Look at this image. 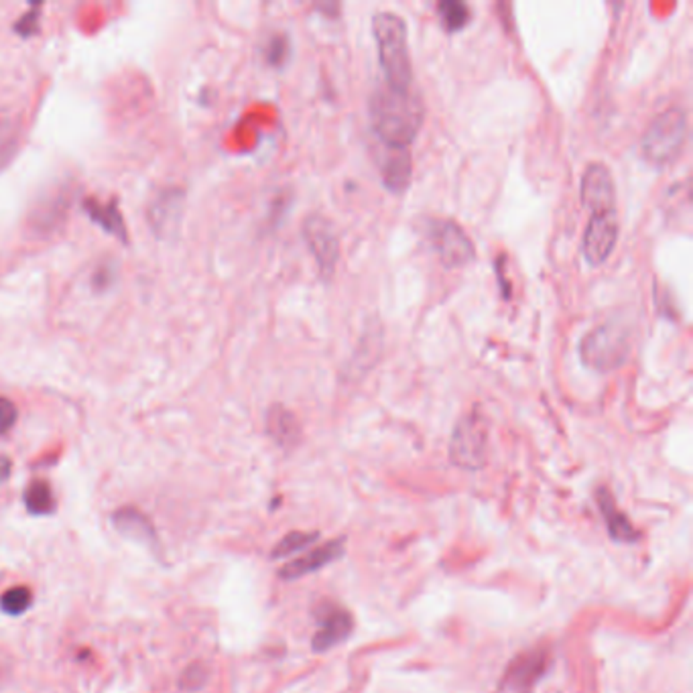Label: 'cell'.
Returning <instances> with one entry per match:
<instances>
[{
	"label": "cell",
	"mask_w": 693,
	"mask_h": 693,
	"mask_svg": "<svg viewBox=\"0 0 693 693\" xmlns=\"http://www.w3.org/2000/svg\"><path fill=\"white\" fill-rule=\"evenodd\" d=\"M372 129L380 145L409 148L423 124V102L413 89L383 86L370 100Z\"/></svg>",
	"instance_id": "cell-1"
},
{
	"label": "cell",
	"mask_w": 693,
	"mask_h": 693,
	"mask_svg": "<svg viewBox=\"0 0 693 693\" xmlns=\"http://www.w3.org/2000/svg\"><path fill=\"white\" fill-rule=\"evenodd\" d=\"M378 62L383 67L386 86L394 89H413V65L409 54L407 22L393 11H378L372 17Z\"/></svg>",
	"instance_id": "cell-2"
},
{
	"label": "cell",
	"mask_w": 693,
	"mask_h": 693,
	"mask_svg": "<svg viewBox=\"0 0 693 693\" xmlns=\"http://www.w3.org/2000/svg\"><path fill=\"white\" fill-rule=\"evenodd\" d=\"M688 140V112L681 106H671L659 112L647 124L640 137V153L655 165H667L681 155Z\"/></svg>",
	"instance_id": "cell-3"
},
{
	"label": "cell",
	"mask_w": 693,
	"mask_h": 693,
	"mask_svg": "<svg viewBox=\"0 0 693 693\" xmlns=\"http://www.w3.org/2000/svg\"><path fill=\"white\" fill-rule=\"evenodd\" d=\"M630 330L626 324L606 322L584 335L579 342L581 362L596 372H613L629 360Z\"/></svg>",
	"instance_id": "cell-4"
},
{
	"label": "cell",
	"mask_w": 693,
	"mask_h": 693,
	"mask_svg": "<svg viewBox=\"0 0 693 693\" xmlns=\"http://www.w3.org/2000/svg\"><path fill=\"white\" fill-rule=\"evenodd\" d=\"M488 423L484 415L474 409L458 421L450 439V458L456 466L478 469L486 460Z\"/></svg>",
	"instance_id": "cell-5"
},
{
	"label": "cell",
	"mask_w": 693,
	"mask_h": 693,
	"mask_svg": "<svg viewBox=\"0 0 693 693\" xmlns=\"http://www.w3.org/2000/svg\"><path fill=\"white\" fill-rule=\"evenodd\" d=\"M431 246H434L439 260L450 268L466 266L476 257V246L472 238L466 234V230L453 220H427L425 226Z\"/></svg>",
	"instance_id": "cell-6"
},
{
	"label": "cell",
	"mask_w": 693,
	"mask_h": 693,
	"mask_svg": "<svg viewBox=\"0 0 693 693\" xmlns=\"http://www.w3.org/2000/svg\"><path fill=\"white\" fill-rule=\"evenodd\" d=\"M301 232L322 277L330 279L340 260V241L334 224L322 214H309L303 222Z\"/></svg>",
	"instance_id": "cell-7"
},
{
	"label": "cell",
	"mask_w": 693,
	"mask_h": 693,
	"mask_svg": "<svg viewBox=\"0 0 693 693\" xmlns=\"http://www.w3.org/2000/svg\"><path fill=\"white\" fill-rule=\"evenodd\" d=\"M618 241V216L614 212L592 214L587 222L584 241H581V255L592 266L606 263L613 255Z\"/></svg>",
	"instance_id": "cell-8"
},
{
	"label": "cell",
	"mask_w": 693,
	"mask_h": 693,
	"mask_svg": "<svg viewBox=\"0 0 693 693\" xmlns=\"http://www.w3.org/2000/svg\"><path fill=\"white\" fill-rule=\"evenodd\" d=\"M581 204L592 214L616 210V188L614 177L604 163H590L581 175L579 185Z\"/></svg>",
	"instance_id": "cell-9"
},
{
	"label": "cell",
	"mask_w": 693,
	"mask_h": 693,
	"mask_svg": "<svg viewBox=\"0 0 693 693\" xmlns=\"http://www.w3.org/2000/svg\"><path fill=\"white\" fill-rule=\"evenodd\" d=\"M549 661V651L543 647L519 655L506 669L503 688H509L512 693H531L535 685L545 677Z\"/></svg>",
	"instance_id": "cell-10"
},
{
	"label": "cell",
	"mask_w": 693,
	"mask_h": 693,
	"mask_svg": "<svg viewBox=\"0 0 693 693\" xmlns=\"http://www.w3.org/2000/svg\"><path fill=\"white\" fill-rule=\"evenodd\" d=\"M352 632V616L348 610L325 604L317 610V630L311 638V647L316 653L330 651L332 647L344 643Z\"/></svg>",
	"instance_id": "cell-11"
},
{
	"label": "cell",
	"mask_w": 693,
	"mask_h": 693,
	"mask_svg": "<svg viewBox=\"0 0 693 693\" xmlns=\"http://www.w3.org/2000/svg\"><path fill=\"white\" fill-rule=\"evenodd\" d=\"M380 147H383V153L378 156V169L383 175V183L386 185V190L394 193L405 191L413 173L411 153H409V148Z\"/></svg>",
	"instance_id": "cell-12"
},
{
	"label": "cell",
	"mask_w": 693,
	"mask_h": 693,
	"mask_svg": "<svg viewBox=\"0 0 693 693\" xmlns=\"http://www.w3.org/2000/svg\"><path fill=\"white\" fill-rule=\"evenodd\" d=\"M342 554H344V541H342V539L327 541V543H324V545H319V547H316L313 551H309L308 555L295 559V562H289L285 568L279 571V576L283 579L303 578V576H308V573H311V571H317V570L325 568L327 563L335 562V559H338Z\"/></svg>",
	"instance_id": "cell-13"
},
{
	"label": "cell",
	"mask_w": 693,
	"mask_h": 693,
	"mask_svg": "<svg viewBox=\"0 0 693 693\" xmlns=\"http://www.w3.org/2000/svg\"><path fill=\"white\" fill-rule=\"evenodd\" d=\"M596 501H598V506H600V511H602V517H604V520H606L608 533H610V537H613L614 541H618V543H632V541L638 539L637 528L632 527L630 520L624 517L621 509H618L613 494H610L608 490L600 488L598 492H596Z\"/></svg>",
	"instance_id": "cell-14"
},
{
	"label": "cell",
	"mask_w": 693,
	"mask_h": 693,
	"mask_svg": "<svg viewBox=\"0 0 693 693\" xmlns=\"http://www.w3.org/2000/svg\"><path fill=\"white\" fill-rule=\"evenodd\" d=\"M114 527L116 531L124 535L131 541L140 543H155V531L151 520L137 509H121L114 512Z\"/></svg>",
	"instance_id": "cell-15"
},
{
	"label": "cell",
	"mask_w": 693,
	"mask_h": 693,
	"mask_svg": "<svg viewBox=\"0 0 693 693\" xmlns=\"http://www.w3.org/2000/svg\"><path fill=\"white\" fill-rule=\"evenodd\" d=\"M266 429L275 442L281 445L293 444L297 442V437H300V423H297L295 415L281 405L268 409Z\"/></svg>",
	"instance_id": "cell-16"
},
{
	"label": "cell",
	"mask_w": 693,
	"mask_h": 693,
	"mask_svg": "<svg viewBox=\"0 0 693 693\" xmlns=\"http://www.w3.org/2000/svg\"><path fill=\"white\" fill-rule=\"evenodd\" d=\"M84 207H86V214L89 216V218H92V222L98 224L102 230H106L108 234L118 236V238H123V241H126L124 220H123L121 212H118L114 201H110V204H100L98 199L89 198L84 201Z\"/></svg>",
	"instance_id": "cell-17"
},
{
	"label": "cell",
	"mask_w": 693,
	"mask_h": 693,
	"mask_svg": "<svg viewBox=\"0 0 693 693\" xmlns=\"http://www.w3.org/2000/svg\"><path fill=\"white\" fill-rule=\"evenodd\" d=\"M179 212H182V193L165 191L153 204L151 212H148V220H151L156 232H159V230L167 232V230H171L177 224Z\"/></svg>",
	"instance_id": "cell-18"
},
{
	"label": "cell",
	"mask_w": 693,
	"mask_h": 693,
	"mask_svg": "<svg viewBox=\"0 0 693 693\" xmlns=\"http://www.w3.org/2000/svg\"><path fill=\"white\" fill-rule=\"evenodd\" d=\"M25 504L29 512L33 514H49L55 509L54 490L45 480H33L25 490Z\"/></svg>",
	"instance_id": "cell-19"
},
{
	"label": "cell",
	"mask_w": 693,
	"mask_h": 693,
	"mask_svg": "<svg viewBox=\"0 0 693 693\" xmlns=\"http://www.w3.org/2000/svg\"><path fill=\"white\" fill-rule=\"evenodd\" d=\"M437 14L445 31L456 33L468 25L469 14L472 13H469V6L466 3H460V0H444V3L437 4Z\"/></svg>",
	"instance_id": "cell-20"
},
{
	"label": "cell",
	"mask_w": 693,
	"mask_h": 693,
	"mask_svg": "<svg viewBox=\"0 0 693 693\" xmlns=\"http://www.w3.org/2000/svg\"><path fill=\"white\" fill-rule=\"evenodd\" d=\"M21 126L11 116H0V169L6 167L19 148Z\"/></svg>",
	"instance_id": "cell-21"
},
{
	"label": "cell",
	"mask_w": 693,
	"mask_h": 693,
	"mask_svg": "<svg viewBox=\"0 0 693 693\" xmlns=\"http://www.w3.org/2000/svg\"><path fill=\"white\" fill-rule=\"evenodd\" d=\"M31 602H33L31 590L25 586H17L0 596V610L9 616H19L22 613H27L29 606H31Z\"/></svg>",
	"instance_id": "cell-22"
},
{
	"label": "cell",
	"mask_w": 693,
	"mask_h": 693,
	"mask_svg": "<svg viewBox=\"0 0 693 693\" xmlns=\"http://www.w3.org/2000/svg\"><path fill=\"white\" fill-rule=\"evenodd\" d=\"M317 537H319L317 533H301V531L289 533L285 539H281L277 543V547L273 551V557L279 559V557H287L291 554H295V551H301L308 545H313V541H316Z\"/></svg>",
	"instance_id": "cell-23"
},
{
	"label": "cell",
	"mask_w": 693,
	"mask_h": 693,
	"mask_svg": "<svg viewBox=\"0 0 693 693\" xmlns=\"http://www.w3.org/2000/svg\"><path fill=\"white\" fill-rule=\"evenodd\" d=\"M289 55V39L285 35H273L265 47V59L268 65L279 67L285 63Z\"/></svg>",
	"instance_id": "cell-24"
},
{
	"label": "cell",
	"mask_w": 693,
	"mask_h": 693,
	"mask_svg": "<svg viewBox=\"0 0 693 693\" xmlns=\"http://www.w3.org/2000/svg\"><path fill=\"white\" fill-rule=\"evenodd\" d=\"M17 407L9 399L0 397V435H4L17 423Z\"/></svg>",
	"instance_id": "cell-25"
},
{
	"label": "cell",
	"mask_w": 693,
	"mask_h": 693,
	"mask_svg": "<svg viewBox=\"0 0 693 693\" xmlns=\"http://www.w3.org/2000/svg\"><path fill=\"white\" fill-rule=\"evenodd\" d=\"M37 22H39V6H33L25 17H21V21L14 25V29H17L22 37H29L37 31Z\"/></svg>",
	"instance_id": "cell-26"
},
{
	"label": "cell",
	"mask_w": 693,
	"mask_h": 693,
	"mask_svg": "<svg viewBox=\"0 0 693 693\" xmlns=\"http://www.w3.org/2000/svg\"><path fill=\"white\" fill-rule=\"evenodd\" d=\"M11 469H13V461L6 458V456H0V484H3L6 478H9Z\"/></svg>",
	"instance_id": "cell-27"
}]
</instances>
